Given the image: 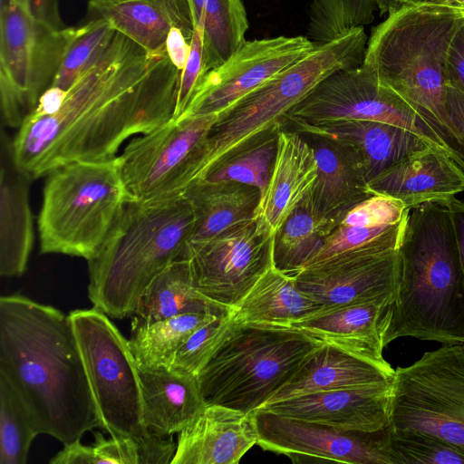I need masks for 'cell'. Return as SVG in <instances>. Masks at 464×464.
<instances>
[{
	"label": "cell",
	"mask_w": 464,
	"mask_h": 464,
	"mask_svg": "<svg viewBox=\"0 0 464 464\" xmlns=\"http://www.w3.org/2000/svg\"><path fill=\"white\" fill-rule=\"evenodd\" d=\"M167 53L154 56L116 32L97 60L12 140L18 169L31 180L76 161L112 159L125 140L173 116L180 78Z\"/></svg>",
	"instance_id": "6da1fadb"
},
{
	"label": "cell",
	"mask_w": 464,
	"mask_h": 464,
	"mask_svg": "<svg viewBox=\"0 0 464 464\" xmlns=\"http://www.w3.org/2000/svg\"><path fill=\"white\" fill-rule=\"evenodd\" d=\"M0 375L40 434L64 446L102 429L69 314L61 310L22 295L0 297Z\"/></svg>",
	"instance_id": "7a4b0ae2"
},
{
	"label": "cell",
	"mask_w": 464,
	"mask_h": 464,
	"mask_svg": "<svg viewBox=\"0 0 464 464\" xmlns=\"http://www.w3.org/2000/svg\"><path fill=\"white\" fill-rule=\"evenodd\" d=\"M449 201L409 210L386 345L401 337L464 344V277Z\"/></svg>",
	"instance_id": "3957f363"
},
{
	"label": "cell",
	"mask_w": 464,
	"mask_h": 464,
	"mask_svg": "<svg viewBox=\"0 0 464 464\" xmlns=\"http://www.w3.org/2000/svg\"><path fill=\"white\" fill-rule=\"evenodd\" d=\"M460 8L409 4L387 15L367 41L363 63L431 127L464 171V136L447 111L446 65Z\"/></svg>",
	"instance_id": "277c9868"
},
{
	"label": "cell",
	"mask_w": 464,
	"mask_h": 464,
	"mask_svg": "<svg viewBox=\"0 0 464 464\" xmlns=\"http://www.w3.org/2000/svg\"><path fill=\"white\" fill-rule=\"evenodd\" d=\"M193 227V207L185 194L128 201L88 260L93 307L116 319L132 315L150 282L186 252Z\"/></svg>",
	"instance_id": "5b68a950"
},
{
	"label": "cell",
	"mask_w": 464,
	"mask_h": 464,
	"mask_svg": "<svg viewBox=\"0 0 464 464\" xmlns=\"http://www.w3.org/2000/svg\"><path fill=\"white\" fill-rule=\"evenodd\" d=\"M367 39L363 29L354 28L315 45L305 56L219 113L198 148L193 182L250 138L270 128H284L287 113L327 76L361 65Z\"/></svg>",
	"instance_id": "8992f818"
},
{
	"label": "cell",
	"mask_w": 464,
	"mask_h": 464,
	"mask_svg": "<svg viewBox=\"0 0 464 464\" xmlns=\"http://www.w3.org/2000/svg\"><path fill=\"white\" fill-rule=\"evenodd\" d=\"M322 343L293 326L235 319L198 374L205 404L255 411Z\"/></svg>",
	"instance_id": "52a82bcc"
},
{
	"label": "cell",
	"mask_w": 464,
	"mask_h": 464,
	"mask_svg": "<svg viewBox=\"0 0 464 464\" xmlns=\"http://www.w3.org/2000/svg\"><path fill=\"white\" fill-rule=\"evenodd\" d=\"M130 200L118 157L53 169L38 218L41 253L92 259Z\"/></svg>",
	"instance_id": "ba28073f"
},
{
	"label": "cell",
	"mask_w": 464,
	"mask_h": 464,
	"mask_svg": "<svg viewBox=\"0 0 464 464\" xmlns=\"http://www.w3.org/2000/svg\"><path fill=\"white\" fill-rule=\"evenodd\" d=\"M69 318L102 430L111 436L147 434L139 370L129 340L95 307L71 311Z\"/></svg>",
	"instance_id": "9c48e42d"
},
{
	"label": "cell",
	"mask_w": 464,
	"mask_h": 464,
	"mask_svg": "<svg viewBox=\"0 0 464 464\" xmlns=\"http://www.w3.org/2000/svg\"><path fill=\"white\" fill-rule=\"evenodd\" d=\"M78 27H53L14 0H0L3 122L20 128L49 89Z\"/></svg>",
	"instance_id": "30bf717a"
},
{
	"label": "cell",
	"mask_w": 464,
	"mask_h": 464,
	"mask_svg": "<svg viewBox=\"0 0 464 464\" xmlns=\"http://www.w3.org/2000/svg\"><path fill=\"white\" fill-rule=\"evenodd\" d=\"M389 427L464 450V344H442L395 369Z\"/></svg>",
	"instance_id": "8fae6325"
},
{
	"label": "cell",
	"mask_w": 464,
	"mask_h": 464,
	"mask_svg": "<svg viewBox=\"0 0 464 464\" xmlns=\"http://www.w3.org/2000/svg\"><path fill=\"white\" fill-rule=\"evenodd\" d=\"M217 118V114L171 118L131 140L118 161L132 200L184 194L196 176L198 150Z\"/></svg>",
	"instance_id": "7c38bea8"
},
{
	"label": "cell",
	"mask_w": 464,
	"mask_h": 464,
	"mask_svg": "<svg viewBox=\"0 0 464 464\" xmlns=\"http://www.w3.org/2000/svg\"><path fill=\"white\" fill-rule=\"evenodd\" d=\"M336 120H368L397 125L446 152L431 127L363 63L339 70L319 82L287 113L285 127Z\"/></svg>",
	"instance_id": "4fadbf2b"
},
{
	"label": "cell",
	"mask_w": 464,
	"mask_h": 464,
	"mask_svg": "<svg viewBox=\"0 0 464 464\" xmlns=\"http://www.w3.org/2000/svg\"><path fill=\"white\" fill-rule=\"evenodd\" d=\"M276 232L255 215L212 238L188 243L194 287L209 300L234 309L274 266Z\"/></svg>",
	"instance_id": "5bb4252c"
},
{
	"label": "cell",
	"mask_w": 464,
	"mask_h": 464,
	"mask_svg": "<svg viewBox=\"0 0 464 464\" xmlns=\"http://www.w3.org/2000/svg\"><path fill=\"white\" fill-rule=\"evenodd\" d=\"M252 413L256 444L266 451L286 455L295 463L394 464L389 426L374 432L346 431L259 409Z\"/></svg>",
	"instance_id": "9a60e30c"
},
{
	"label": "cell",
	"mask_w": 464,
	"mask_h": 464,
	"mask_svg": "<svg viewBox=\"0 0 464 464\" xmlns=\"http://www.w3.org/2000/svg\"><path fill=\"white\" fill-rule=\"evenodd\" d=\"M314 46L306 36H276L246 41L224 63L199 78L181 117L218 115L305 56Z\"/></svg>",
	"instance_id": "2e32d148"
},
{
	"label": "cell",
	"mask_w": 464,
	"mask_h": 464,
	"mask_svg": "<svg viewBox=\"0 0 464 464\" xmlns=\"http://www.w3.org/2000/svg\"><path fill=\"white\" fill-rule=\"evenodd\" d=\"M294 277L297 287L324 310L396 295L399 249L368 246L346 251L306 266Z\"/></svg>",
	"instance_id": "e0dca14e"
},
{
	"label": "cell",
	"mask_w": 464,
	"mask_h": 464,
	"mask_svg": "<svg viewBox=\"0 0 464 464\" xmlns=\"http://www.w3.org/2000/svg\"><path fill=\"white\" fill-rule=\"evenodd\" d=\"M392 396V382L308 393L266 403L259 410L341 430L374 432L390 424Z\"/></svg>",
	"instance_id": "ac0fdd59"
},
{
	"label": "cell",
	"mask_w": 464,
	"mask_h": 464,
	"mask_svg": "<svg viewBox=\"0 0 464 464\" xmlns=\"http://www.w3.org/2000/svg\"><path fill=\"white\" fill-rule=\"evenodd\" d=\"M395 296L322 310L291 326L323 343L393 371L383 357V350L387 346L385 337L393 314Z\"/></svg>",
	"instance_id": "d6986e66"
},
{
	"label": "cell",
	"mask_w": 464,
	"mask_h": 464,
	"mask_svg": "<svg viewBox=\"0 0 464 464\" xmlns=\"http://www.w3.org/2000/svg\"><path fill=\"white\" fill-rule=\"evenodd\" d=\"M257 440L252 412L208 404L179 432L170 464H237Z\"/></svg>",
	"instance_id": "ffe728a7"
},
{
	"label": "cell",
	"mask_w": 464,
	"mask_h": 464,
	"mask_svg": "<svg viewBox=\"0 0 464 464\" xmlns=\"http://www.w3.org/2000/svg\"><path fill=\"white\" fill-rule=\"evenodd\" d=\"M285 128L338 141L357 158L368 182L403 158L432 147L405 128L377 121L336 120Z\"/></svg>",
	"instance_id": "44dd1931"
},
{
	"label": "cell",
	"mask_w": 464,
	"mask_h": 464,
	"mask_svg": "<svg viewBox=\"0 0 464 464\" xmlns=\"http://www.w3.org/2000/svg\"><path fill=\"white\" fill-rule=\"evenodd\" d=\"M368 186L373 194L401 200L411 208L455 198L464 190V171L444 150L429 147L403 158Z\"/></svg>",
	"instance_id": "7402d4cb"
},
{
	"label": "cell",
	"mask_w": 464,
	"mask_h": 464,
	"mask_svg": "<svg viewBox=\"0 0 464 464\" xmlns=\"http://www.w3.org/2000/svg\"><path fill=\"white\" fill-rule=\"evenodd\" d=\"M394 372L395 369L387 370L335 345L322 343L266 403L318 392L384 384L392 382Z\"/></svg>",
	"instance_id": "603a6c76"
},
{
	"label": "cell",
	"mask_w": 464,
	"mask_h": 464,
	"mask_svg": "<svg viewBox=\"0 0 464 464\" xmlns=\"http://www.w3.org/2000/svg\"><path fill=\"white\" fill-rule=\"evenodd\" d=\"M0 182V275L19 276L26 269L34 244L29 204L30 179L16 167L12 140L2 131Z\"/></svg>",
	"instance_id": "cb8c5ba5"
},
{
	"label": "cell",
	"mask_w": 464,
	"mask_h": 464,
	"mask_svg": "<svg viewBox=\"0 0 464 464\" xmlns=\"http://www.w3.org/2000/svg\"><path fill=\"white\" fill-rule=\"evenodd\" d=\"M316 177L312 146L297 131L281 129L269 181L256 208L275 232L312 189Z\"/></svg>",
	"instance_id": "d4e9b609"
},
{
	"label": "cell",
	"mask_w": 464,
	"mask_h": 464,
	"mask_svg": "<svg viewBox=\"0 0 464 464\" xmlns=\"http://www.w3.org/2000/svg\"><path fill=\"white\" fill-rule=\"evenodd\" d=\"M138 370L143 421L150 431L179 433L205 408L197 376L167 366L138 365Z\"/></svg>",
	"instance_id": "484cf974"
},
{
	"label": "cell",
	"mask_w": 464,
	"mask_h": 464,
	"mask_svg": "<svg viewBox=\"0 0 464 464\" xmlns=\"http://www.w3.org/2000/svg\"><path fill=\"white\" fill-rule=\"evenodd\" d=\"M298 133L314 150L317 177L310 192L314 208L320 217L343 218L350 208L375 195L350 150L329 138Z\"/></svg>",
	"instance_id": "4316f807"
},
{
	"label": "cell",
	"mask_w": 464,
	"mask_h": 464,
	"mask_svg": "<svg viewBox=\"0 0 464 464\" xmlns=\"http://www.w3.org/2000/svg\"><path fill=\"white\" fill-rule=\"evenodd\" d=\"M232 311L231 308L209 300L194 287L188 250H186L160 273L143 291L132 314L131 326L188 313L223 315Z\"/></svg>",
	"instance_id": "83f0119b"
},
{
	"label": "cell",
	"mask_w": 464,
	"mask_h": 464,
	"mask_svg": "<svg viewBox=\"0 0 464 464\" xmlns=\"http://www.w3.org/2000/svg\"><path fill=\"white\" fill-rule=\"evenodd\" d=\"M184 194L194 211V227L188 242L203 241L251 218L261 193L256 187L237 181L193 182Z\"/></svg>",
	"instance_id": "f1b7e54d"
},
{
	"label": "cell",
	"mask_w": 464,
	"mask_h": 464,
	"mask_svg": "<svg viewBox=\"0 0 464 464\" xmlns=\"http://www.w3.org/2000/svg\"><path fill=\"white\" fill-rule=\"evenodd\" d=\"M322 310L297 287L294 276L272 266L233 309V315L238 323L291 326Z\"/></svg>",
	"instance_id": "f546056e"
},
{
	"label": "cell",
	"mask_w": 464,
	"mask_h": 464,
	"mask_svg": "<svg viewBox=\"0 0 464 464\" xmlns=\"http://www.w3.org/2000/svg\"><path fill=\"white\" fill-rule=\"evenodd\" d=\"M177 449L172 435L150 431L140 437L111 436L96 431L94 442L83 445L81 440L64 445L51 464H167Z\"/></svg>",
	"instance_id": "4dcf8cb0"
},
{
	"label": "cell",
	"mask_w": 464,
	"mask_h": 464,
	"mask_svg": "<svg viewBox=\"0 0 464 464\" xmlns=\"http://www.w3.org/2000/svg\"><path fill=\"white\" fill-rule=\"evenodd\" d=\"M310 191L275 234L274 267L291 276L305 266L342 220L339 217H320Z\"/></svg>",
	"instance_id": "1f68e13d"
},
{
	"label": "cell",
	"mask_w": 464,
	"mask_h": 464,
	"mask_svg": "<svg viewBox=\"0 0 464 464\" xmlns=\"http://www.w3.org/2000/svg\"><path fill=\"white\" fill-rule=\"evenodd\" d=\"M92 18L100 17L150 54L166 53V42L172 24L154 0L89 1Z\"/></svg>",
	"instance_id": "d6a6232c"
},
{
	"label": "cell",
	"mask_w": 464,
	"mask_h": 464,
	"mask_svg": "<svg viewBox=\"0 0 464 464\" xmlns=\"http://www.w3.org/2000/svg\"><path fill=\"white\" fill-rule=\"evenodd\" d=\"M405 5L407 0H312L306 38L315 45L325 44L371 24L376 13L388 15Z\"/></svg>",
	"instance_id": "836d02e7"
},
{
	"label": "cell",
	"mask_w": 464,
	"mask_h": 464,
	"mask_svg": "<svg viewBox=\"0 0 464 464\" xmlns=\"http://www.w3.org/2000/svg\"><path fill=\"white\" fill-rule=\"evenodd\" d=\"M215 316L218 315L188 313L150 324L132 325L129 343L137 364L169 367L176 352L189 335Z\"/></svg>",
	"instance_id": "e575fe53"
},
{
	"label": "cell",
	"mask_w": 464,
	"mask_h": 464,
	"mask_svg": "<svg viewBox=\"0 0 464 464\" xmlns=\"http://www.w3.org/2000/svg\"><path fill=\"white\" fill-rule=\"evenodd\" d=\"M281 129L270 128L250 138L218 161L201 179L237 181L257 188L262 195L275 163Z\"/></svg>",
	"instance_id": "d590c367"
},
{
	"label": "cell",
	"mask_w": 464,
	"mask_h": 464,
	"mask_svg": "<svg viewBox=\"0 0 464 464\" xmlns=\"http://www.w3.org/2000/svg\"><path fill=\"white\" fill-rule=\"evenodd\" d=\"M198 24L203 25L202 76L243 45L249 24L243 0H206Z\"/></svg>",
	"instance_id": "8d00e7d4"
},
{
	"label": "cell",
	"mask_w": 464,
	"mask_h": 464,
	"mask_svg": "<svg viewBox=\"0 0 464 464\" xmlns=\"http://www.w3.org/2000/svg\"><path fill=\"white\" fill-rule=\"evenodd\" d=\"M40 432L15 391L0 375V464H25Z\"/></svg>",
	"instance_id": "74e56055"
},
{
	"label": "cell",
	"mask_w": 464,
	"mask_h": 464,
	"mask_svg": "<svg viewBox=\"0 0 464 464\" xmlns=\"http://www.w3.org/2000/svg\"><path fill=\"white\" fill-rule=\"evenodd\" d=\"M116 32L108 21L100 17L79 26L51 87L68 91L102 56Z\"/></svg>",
	"instance_id": "f35d334b"
},
{
	"label": "cell",
	"mask_w": 464,
	"mask_h": 464,
	"mask_svg": "<svg viewBox=\"0 0 464 464\" xmlns=\"http://www.w3.org/2000/svg\"><path fill=\"white\" fill-rule=\"evenodd\" d=\"M407 217L396 224L376 227L339 224L304 267L346 251L368 246L397 249L405 228Z\"/></svg>",
	"instance_id": "ab89813d"
},
{
	"label": "cell",
	"mask_w": 464,
	"mask_h": 464,
	"mask_svg": "<svg viewBox=\"0 0 464 464\" xmlns=\"http://www.w3.org/2000/svg\"><path fill=\"white\" fill-rule=\"evenodd\" d=\"M390 430L394 464H464V450L455 445L421 432Z\"/></svg>",
	"instance_id": "60d3db41"
},
{
	"label": "cell",
	"mask_w": 464,
	"mask_h": 464,
	"mask_svg": "<svg viewBox=\"0 0 464 464\" xmlns=\"http://www.w3.org/2000/svg\"><path fill=\"white\" fill-rule=\"evenodd\" d=\"M234 322L232 311L224 315L215 316L198 327L176 352L169 368L198 377Z\"/></svg>",
	"instance_id": "b9f144b4"
},
{
	"label": "cell",
	"mask_w": 464,
	"mask_h": 464,
	"mask_svg": "<svg viewBox=\"0 0 464 464\" xmlns=\"http://www.w3.org/2000/svg\"><path fill=\"white\" fill-rule=\"evenodd\" d=\"M409 210L401 200L373 195L350 208L340 224L359 227L396 224L408 216Z\"/></svg>",
	"instance_id": "7bdbcfd3"
},
{
	"label": "cell",
	"mask_w": 464,
	"mask_h": 464,
	"mask_svg": "<svg viewBox=\"0 0 464 464\" xmlns=\"http://www.w3.org/2000/svg\"><path fill=\"white\" fill-rule=\"evenodd\" d=\"M203 67V25L198 24L190 41L189 54L180 72L172 119L180 118L185 112L193 91L201 76Z\"/></svg>",
	"instance_id": "ee69618b"
},
{
	"label": "cell",
	"mask_w": 464,
	"mask_h": 464,
	"mask_svg": "<svg viewBox=\"0 0 464 464\" xmlns=\"http://www.w3.org/2000/svg\"><path fill=\"white\" fill-rule=\"evenodd\" d=\"M169 17L172 27L179 29L190 43L198 20L193 0H154Z\"/></svg>",
	"instance_id": "f6af8a7d"
},
{
	"label": "cell",
	"mask_w": 464,
	"mask_h": 464,
	"mask_svg": "<svg viewBox=\"0 0 464 464\" xmlns=\"http://www.w3.org/2000/svg\"><path fill=\"white\" fill-rule=\"evenodd\" d=\"M446 75L448 86L464 93V18L449 48Z\"/></svg>",
	"instance_id": "bcb514c9"
},
{
	"label": "cell",
	"mask_w": 464,
	"mask_h": 464,
	"mask_svg": "<svg viewBox=\"0 0 464 464\" xmlns=\"http://www.w3.org/2000/svg\"><path fill=\"white\" fill-rule=\"evenodd\" d=\"M33 17L55 28L66 27L63 23L56 0H14Z\"/></svg>",
	"instance_id": "7dc6e473"
},
{
	"label": "cell",
	"mask_w": 464,
	"mask_h": 464,
	"mask_svg": "<svg viewBox=\"0 0 464 464\" xmlns=\"http://www.w3.org/2000/svg\"><path fill=\"white\" fill-rule=\"evenodd\" d=\"M189 50L190 43L179 29L172 27L166 42V53L179 71L186 65Z\"/></svg>",
	"instance_id": "c3c4849f"
},
{
	"label": "cell",
	"mask_w": 464,
	"mask_h": 464,
	"mask_svg": "<svg viewBox=\"0 0 464 464\" xmlns=\"http://www.w3.org/2000/svg\"><path fill=\"white\" fill-rule=\"evenodd\" d=\"M447 111L456 129L464 136V93L448 86Z\"/></svg>",
	"instance_id": "681fc988"
},
{
	"label": "cell",
	"mask_w": 464,
	"mask_h": 464,
	"mask_svg": "<svg viewBox=\"0 0 464 464\" xmlns=\"http://www.w3.org/2000/svg\"><path fill=\"white\" fill-rule=\"evenodd\" d=\"M449 206L464 277V201L453 198L449 201Z\"/></svg>",
	"instance_id": "f907efd6"
},
{
	"label": "cell",
	"mask_w": 464,
	"mask_h": 464,
	"mask_svg": "<svg viewBox=\"0 0 464 464\" xmlns=\"http://www.w3.org/2000/svg\"><path fill=\"white\" fill-rule=\"evenodd\" d=\"M409 4H433V5H444L451 6L450 0H407Z\"/></svg>",
	"instance_id": "816d5d0a"
},
{
	"label": "cell",
	"mask_w": 464,
	"mask_h": 464,
	"mask_svg": "<svg viewBox=\"0 0 464 464\" xmlns=\"http://www.w3.org/2000/svg\"><path fill=\"white\" fill-rule=\"evenodd\" d=\"M451 6L464 10V0H450Z\"/></svg>",
	"instance_id": "f5cc1de1"
},
{
	"label": "cell",
	"mask_w": 464,
	"mask_h": 464,
	"mask_svg": "<svg viewBox=\"0 0 464 464\" xmlns=\"http://www.w3.org/2000/svg\"><path fill=\"white\" fill-rule=\"evenodd\" d=\"M99 1H105V2H116V1H122V0H99Z\"/></svg>",
	"instance_id": "db71d44e"
},
{
	"label": "cell",
	"mask_w": 464,
	"mask_h": 464,
	"mask_svg": "<svg viewBox=\"0 0 464 464\" xmlns=\"http://www.w3.org/2000/svg\"><path fill=\"white\" fill-rule=\"evenodd\" d=\"M464 11V10H463Z\"/></svg>",
	"instance_id": "11a10c76"
}]
</instances>
